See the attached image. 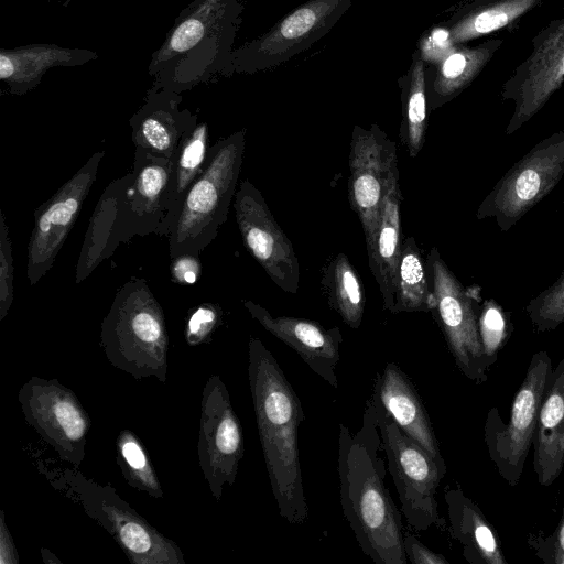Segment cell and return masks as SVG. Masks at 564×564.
I'll return each mask as SVG.
<instances>
[{
  "label": "cell",
  "instance_id": "cell-27",
  "mask_svg": "<svg viewBox=\"0 0 564 564\" xmlns=\"http://www.w3.org/2000/svg\"><path fill=\"white\" fill-rule=\"evenodd\" d=\"M544 0H474L464 6L444 24L451 42H466L510 28Z\"/></svg>",
  "mask_w": 564,
  "mask_h": 564
},
{
  "label": "cell",
  "instance_id": "cell-32",
  "mask_svg": "<svg viewBox=\"0 0 564 564\" xmlns=\"http://www.w3.org/2000/svg\"><path fill=\"white\" fill-rule=\"evenodd\" d=\"M116 462L126 482L140 492L162 498L163 490L151 459L133 431L121 430L115 442Z\"/></svg>",
  "mask_w": 564,
  "mask_h": 564
},
{
  "label": "cell",
  "instance_id": "cell-8",
  "mask_svg": "<svg viewBox=\"0 0 564 564\" xmlns=\"http://www.w3.org/2000/svg\"><path fill=\"white\" fill-rule=\"evenodd\" d=\"M174 191V159L135 148L119 200L116 245L151 234L167 238L176 218Z\"/></svg>",
  "mask_w": 564,
  "mask_h": 564
},
{
  "label": "cell",
  "instance_id": "cell-1",
  "mask_svg": "<svg viewBox=\"0 0 564 564\" xmlns=\"http://www.w3.org/2000/svg\"><path fill=\"white\" fill-rule=\"evenodd\" d=\"M248 379L278 512L289 523H305L308 507L299 455L304 410L278 360L257 337H250L248 344Z\"/></svg>",
  "mask_w": 564,
  "mask_h": 564
},
{
  "label": "cell",
  "instance_id": "cell-42",
  "mask_svg": "<svg viewBox=\"0 0 564 564\" xmlns=\"http://www.w3.org/2000/svg\"><path fill=\"white\" fill-rule=\"evenodd\" d=\"M41 554L43 562L46 564L61 563V561L52 552H50V550L45 547H41Z\"/></svg>",
  "mask_w": 564,
  "mask_h": 564
},
{
  "label": "cell",
  "instance_id": "cell-12",
  "mask_svg": "<svg viewBox=\"0 0 564 564\" xmlns=\"http://www.w3.org/2000/svg\"><path fill=\"white\" fill-rule=\"evenodd\" d=\"M553 367L546 351L535 352L518 390L508 424L497 409H491L485 423V442L500 476L516 486L522 475L538 425L541 403Z\"/></svg>",
  "mask_w": 564,
  "mask_h": 564
},
{
  "label": "cell",
  "instance_id": "cell-31",
  "mask_svg": "<svg viewBox=\"0 0 564 564\" xmlns=\"http://www.w3.org/2000/svg\"><path fill=\"white\" fill-rule=\"evenodd\" d=\"M427 88L424 61L419 52L412 56L403 101V119L400 139L410 156H416L423 148L427 128Z\"/></svg>",
  "mask_w": 564,
  "mask_h": 564
},
{
  "label": "cell",
  "instance_id": "cell-13",
  "mask_svg": "<svg viewBox=\"0 0 564 564\" xmlns=\"http://www.w3.org/2000/svg\"><path fill=\"white\" fill-rule=\"evenodd\" d=\"M18 401L26 424L62 460L79 468L91 420L74 391L57 379L33 376L21 386Z\"/></svg>",
  "mask_w": 564,
  "mask_h": 564
},
{
  "label": "cell",
  "instance_id": "cell-26",
  "mask_svg": "<svg viewBox=\"0 0 564 564\" xmlns=\"http://www.w3.org/2000/svg\"><path fill=\"white\" fill-rule=\"evenodd\" d=\"M501 45V39H490L476 46L458 45L437 63L426 79L430 109L443 106L467 88Z\"/></svg>",
  "mask_w": 564,
  "mask_h": 564
},
{
  "label": "cell",
  "instance_id": "cell-17",
  "mask_svg": "<svg viewBox=\"0 0 564 564\" xmlns=\"http://www.w3.org/2000/svg\"><path fill=\"white\" fill-rule=\"evenodd\" d=\"M104 155V151L95 152L35 212L26 248V278L31 286L37 284L52 268L96 181Z\"/></svg>",
  "mask_w": 564,
  "mask_h": 564
},
{
  "label": "cell",
  "instance_id": "cell-15",
  "mask_svg": "<svg viewBox=\"0 0 564 564\" xmlns=\"http://www.w3.org/2000/svg\"><path fill=\"white\" fill-rule=\"evenodd\" d=\"M348 166V200L360 220L367 247L377 231L390 184L399 175L397 144L376 123L355 126Z\"/></svg>",
  "mask_w": 564,
  "mask_h": 564
},
{
  "label": "cell",
  "instance_id": "cell-4",
  "mask_svg": "<svg viewBox=\"0 0 564 564\" xmlns=\"http://www.w3.org/2000/svg\"><path fill=\"white\" fill-rule=\"evenodd\" d=\"M100 346L111 366L135 380H167L165 316L145 280L132 276L116 293L100 327Z\"/></svg>",
  "mask_w": 564,
  "mask_h": 564
},
{
  "label": "cell",
  "instance_id": "cell-24",
  "mask_svg": "<svg viewBox=\"0 0 564 564\" xmlns=\"http://www.w3.org/2000/svg\"><path fill=\"white\" fill-rule=\"evenodd\" d=\"M400 174L390 184L382 204L375 237L367 246L370 271L379 285L383 308L391 313L394 304L397 271L403 245L401 227Z\"/></svg>",
  "mask_w": 564,
  "mask_h": 564
},
{
  "label": "cell",
  "instance_id": "cell-5",
  "mask_svg": "<svg viewBox=\"0 0 564 564\" xmlns=\"http://www.w3.org/2000/svg\"><path fill=\"white\" fill-rule=\"evenodd\" d=\"M246 129L210 145L207 163L186 191L167 236L170 258L200 252L217 237L238 188Z\"/></svg>",
  "mask_w": 564,
  "mask_h": 564
},
{
  "label": "cell",
  "instance_id": "cell-23",
  "mask_svg": "<svg viewBox=\"0 0 564 564\" xmlns=\"http://www.w3.org/2000/svg\"><path fill=\"white\" fill-rule=\"evenodd\" d=\"M564 467V358L553 368L541 403L533 438V468L550 486Z\"/></svg>",
  "mask_w": 564,
  "mask_h": 564
},
{
  "label": "cell",
  "instance_id": "cell-9",
  "mask_svg": "<svg viewBox=\"0 0 564 564\" xmlns=\"http://www.w3.org/2000/svg\"><path fill=\"white\" fill-rule=\"evenodd\" d=\"M426 262L434 296L431 312L444 334L448 349L467 379L477 383L484 382L491 366L485 356L479 336V288H464L436 247L430 250Z\"/></svg>",
  "mask_w": 564,
  "mask_h": 564
},
{
  "label": "cell",
  "instance_id": "cell-20",
  "mask_svg": "<svg viewBox=\"0 0 564 564\" xmlns=\"http://www.w3.org/2000/svg\"><path fill=\"white\" fill-rule=\"evenodd\" d=\"M383 412L399 429L446 470L427 411L411 379L393 362L378 375L372 398L368 401Z\"/></svg>",
  "mask_w": 564,
  "mask_h": 564
},
{
  "label": "cell",
  "instance_id": "cell-33",
  "mask_svg": "<svg viewBox=\"0 0 564 564\" xmlns=\"http://www.w3.org/2000/svg\"><path fill=\"white\" fill-rule=\"evenodd\" d=\"M208 126L199 122L182 139L175 155L174 202L176 215L183 197L206 166L209 143Z\"/></svg>",
  "mask_w": 564,
  "mask_h": 564
},
{
  "label": "cell",
  "instance_id": "cell-39",
  "mask_svg": "<svg viewBox=\"0 0 564 564\" xmlns=\"http://www.w3.org/2000/svg\"><path fill=\"white\" fill-rule=\"evenodd\" d=\"M403 546L408 562L412 564H448L442 554L431 551L409 531H404Z\"/></svg>",
  "mask_w": 564,
  "mask_h": 564
},
{
  "label": "cell",
  "instance_id": "cell-25",
  "mask_svg": "<svg viewBox=\"0 0 564 564\" xmlns=\"http://www.w3.org/2000/svg\"><path fill=\"white\" fill-rule=\"evenodd\" d=\"M449 531L469 563L506 564L497 535L477 505L458 488L444 495Z\"/></svg>",
  "mask_w": 564,
  "mask_h": 564
},
{
  "label": "cell",
  "instance_id": "cell-6",
  "mask_svg": "<svg viewBox=\"0 0 564 564\" xmlns=\"http://www.w3.org/2000/svg\"><path fill=\"white\" fill-rule=\"evenodd\" d=\"M37 469L112 536L130 563L185 564L180 546L121 499L112 486L97 484L75 467L48 468L39 463Z\"/></svg>",
  "mask_w": 564,
  "mask_h": 564
},
{
  "label": "cell",
  "instance_id": "cell-41",
  "mask_svg": "<svg viewBox=\"0 0 564 564\" xmlns=\"http://www.w3.org/2000/svg\"><path fill=\"white\" fill-rule=\"evenodd\" d=\"M19 554L7 525L4 511L0 510V564H18Z\"/></svg>",
  "mask_w": 564,
  "mask_h": 564
},
{
  "label": "cell",
  "instance_id": "cell-22",
  "mask_svg": "<svg viewBox=\"0 0 564 564\" xmlns=\"http://www.w3.org/2000/svg\"><path fill=\"white\" fill-rule=\"evenodd\" d=\"M98 58L86 48L64 47L52 43H35L14 48H0V79L13 95H24L36 88L44 74L53 67H74Z\"/></svg>",
  "mask_w": 564,
  "mask_h": 564
},
{
  "label": "cell",
  "instance_id": "cell-3",
  "mask_svg": "<svg viewBox=\"0 0 564 564\" xmlns=\"http://www.w3.org/2000/svg\"><path fill=\"white\" fill-rule=\"evenodd\" d=\"M242 10L240 0H194L185 7L151 55L150 88L181 94L228 77Z\"/></svg>",
  "mask_w": 564,
  "mask_h": 564
},
{
  "label": "cell",
  "instance_id": "cell-7",
  "mask_svg": "<svg viewBox=\"0 0 564 564\" xmlns=\"http://www.w3.org/2000/svg\"><path fill=\"white\" fill-rule=\"evenodd\" d=\"M379 429L381 445L388 460L401 503V512L413 531L442 527L435 498L440 481L445 476L435 459L408 437L390 416L369 402L365 414Z\"/></svg>",
  "mask_w": 564,
  "mask_h": 564
},
{
  "label": "cell",
  "instance_id": "cell-11",
  "mask_svg": "<svg viewBox=\"0 0 564 564\" xmlns=\"http://www.w3.org/2000/svg\"><path fill=\"white\" fill-rule=\"evenodd\" d=\"M564 175V130L535 144L499 180L479 205L477 219L495 218L508 231Z\"/></svg>",
  "mask_w": 564,
  "mask_h": 564
},
{
  "label": "cell",
  "instance_id": "cell-19",
  "mask_svg": "<svg viewBox=\"0 0 564 564\" xmlns=\"http://www.w3.org/2000/svg\"><path fill=\"white\" fill-rule=\"evenodd\" d=\"M250 315L274 337L297 352L303 361L328 384L338 388L336 366L340 358L343 335L339 327L325 328L315 321L273 316L252 301H242Z\"/></svg>",
  "mask_w": 564,
  "mask_h": 564
},
{
  "label": "cell",
  "instance_id": "cell-14",
  "mask_svg": "<svg viewBox=\"0 0 564 564\" xmlns=\"http://www.w3.org/2000/svg\"><path fill=\"white\" fill-rule=\"evenodd\" d=\"M245 453L240 421L226 384L210 376L202 392L197 454L212 496L220 501L226 485L232 486Z\"/></svg>",
  "mask_w": 564,
  "mask_h": 564
},
{
  "label": "cell",
  "instance_id": "cell-2",
  "mask_svg": "<svg viewBox=\"0 0 564 564\" xmlns=\"http://www.w3.org/2000/svg\"><path fill=\"white\" fill-rule=\"evenodd\" d=\"M377 426L364 415L352 435L339 424L337 470L344 517L365 555L376 564H406L401 514L384 485Z\"/></svg>",
  "mask_w": 564,
  "mask_h": 564
},
{
  "label": "cell",
  "instance_id": "cell-34",
  "mask_svg": "<svg viewBox=\"0 0 564 564\" xmlns=\"http://www.w3.org/2000/svg\"><path fill=\"white\" fill-rule=\"evenodd\" d=\"M525 311L539 333L555 329L564 323V269L551 286L529 302Z\"/></svg>",
  "mask_w": 564,
  "mask_h": 564
},
{
  "label": "cell",
  "instance_id": "cell-40",
  "mask_svg": "<svg viewBox=\"0 0 564 564\" xmlns=\"http://www.w3.org/2000/svg\"><path fill=\"white\" fill-rule=\"evenodd\" d=\"M536 554L544 562L555 564L564 556V507L557 530L543 542Z\"/></svg>",
  "mask_w": 564,
  "mask_h": 564
},
{
  "label": "cell",
  "instance_id": "cell-28",
  "mask_svg": "<svg viewBox=\"0 0 564 564\" xmlns=\"http://www.w3.org/2000/svg\"><path fill=\"white\" fill-rule=\"evenodd\" d=\"M127 174L113 180L101 194L91 215L76 267V283L84 281L116 248L119 200Z\"/></svg>",
  "mask_w": 564,
  "mask_h": 564
},
{
  "label": "cell",
  "instance_id": "cell-38",
  "mask_svg": "<svg viewBox=\"0 0 564 564\" xmlns=\"http://www.w3.org/2000/svg\"><path fill=\"white\" fill-rule=\"evenodd\" d=\"M203 271L199 254L183 253L172 259L171 279L178 284H194Z\"/></svg>",
  "mask_w": 564,
  "mask_h": 564
},
{
  "label": "cell",
  "instance_id": "cell-10",
  "mask_svg": "<svg viewBox=\"0 0 564 564\" xmlns=\"http://www.w3.org/2000/svg\"><path fill=\"white\" fill-rule=\"evenodd\" d=\"M351 0H308L268 32L232 51L228 77L273 68L324 37L349 10Z\"/></svg>",
  "mask_w": 564,
  "mask_h": 564
},
{
  "label": "cell",
  "instance_id": "cell-18",
  "mask_svg": "<svg viewBox=\"0 0 564 564\" xmlns=\"http://www.w3.org/2000/svg\"><path fill=\"white\" fill-rule=\"evenodd\" d=\"M234 209L249 253L280 289L296 294L300 265L295 250L275 221L262 194L249 180H242L238 184Z\"/></svg>",
  "mask_w": 564,
  "mask_h": 564
},
{
  "label": "cell",
  "instance_id": "cell-35",
  "mask_svg": "<svg viewBox=\"0 0 564 564\" xmlns=\"http://www.w3.org/2000/svg\"><path fill=\"white\" fill-rule=\"evenodd\" d=\"M479 336L490 366L512 332V325L502 307L492 299L484 302L478 317Z\"/></svg>",
  "mask_w": 564,
  "mask_h": 564
},
{
  "label": "cell",
  "instance_id": "cell-37",
  "mask_svg": "<svg viewBox=\"0 0 564 564\" xmlns=\"http://www.w3.org/2000/svg\"><path fill=\"white\" fill-rule=\"evenodd\" d=\"M13 302V258L9 227L0 210V321L8 315Z\"/></svg>",
  "mask_w": 564,
  "mask_h": 564
},
{
  "label": "cell",
  "instance_id": "cell-16",
  "mask_svg": "<svg viewBox=\"0 0 564 564\" xmlns=\"http://www.w3.org/2000/svg\"><path fill=\"white\" fill-rule=\"evenodd\" d=\"M564 84V15L532 39V51L501 87L502 100L514 102L506 129L510 135L536 115Z\"/></svg>",
  "mask_w": 564,
  "mask_h": 564
},
{
  "label": "cell",
  "instance_id": "cell-30",
  "mask_svg": "<svg viewBox=\"0 0 564 564\" xmlns=\"http://www.w3.org/2000/svg\"><path fill=\"white\" fill-rule=\"evenodd\" d=\"M434 304L432 280L426 259L423 258L415 239L403 240L392 314L431 312Z\"/></svg>",
  "mask_w": 564,
  "mask_h": 564
},
{
  "label": "cell",
  "instance_id": "cell-29",
  "mask_svg": "<svg viewBox=\"0 0 564 564\" xmlns=\"http://www.w3.org/2000/svg\"><path fill=\"white\" fill-rule=\"evenodd\" d=\"M321 284L330 308L347 326L359 328L366 295L360 278L345 253H336L326 261L322 269Z\"/></svg>",
  "mask_w": 564,
  "mask_h": 564
},
{
  "label": "cell",
  "instance_id": "cell-21",
  "mask_svg": "<svg viewBox=\"0 0 564 564\" xmlns=\"http://www.w3.org/2000/svg\"><path fill=\"white\" fill-rule=\"evenodd\" d=\"M181 94L167 88H149L143 105L130 118L135 148L175 159L183 137L196 127L197 115L181 109Z\"/></svg>",
  "mask_w": 564,
  "mask_h": 564
},
{
  "label": "cell",
  "instance_id": "cell-36",
  "mask_svg": "<svg viewBox=\"0 0 564 564\" xmlns=\"http://www.w3.org/2000/svg\"><path fill=\"white\" fill-rule=\"evenodd\" d=\"M223 310L214 303H202L188 315L185 327V340L188 346H198L210 338L221 324Z\"/></svg>",
  "mask_w": 564,
  "mask_h": 564
}]
</instances>
